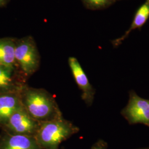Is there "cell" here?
Returning a JSON list of instances; mask_svg holds the SVG:
<instances>
[{
	"instance_id": "15",
	"label": "cell",
	"mask_w": 149,
	"mask_h": 149,
	"mask_svg": "<svg viewBox=\"0 0 149 149\" xmlns=\"http://www.w3.org/2000/svg\"></svg>"
},
{
	"instance_id": "4",
	"label": "cell",
	"mask_w": 149,
	"mask_h": 149,
	"mask_svg": "<svg viewBox=\"0 0 149 149\" xmlns=\"http://www.w3.org/2000/svg\"><path fill=\"white\" fill-rule=\"evenodd\" d=\"M121 114L131 125L143 124L149 127V100L143 98L134 91H130L128 104Z\"/></svg>"
},
{
	"instance_id": "7",
	"label": "cell",
	"mask_w": 149,
	"mask_h": 149,
	"mask_svg": "<svg viewBox=\"0 0 149 149\" xmlns=\"http://www.w3.org/2000/svg\"><path fill=\"white\" fill-rule=\"evenodd\" d=\"M23 106L20 93H0V125H5L11 116Z\"/></svg>"
},
{
	"instance_id": "1",
	"label": "cell",
	"mask_w": 149,
	"mask_h": 149,
	"mask_svg": "<svg viewBox=\"0 0 149 149\" xmlns=\"http://www.w3.org/2000/svg\"><path fill=\"white\" fill-rule=\"evenodd\" d=\"M20 96L24 109L38 122L48 121L61 117L55 100L46 91L24 86Z\"/></svg>"
},
{
	"instance_id": "14",
	"label": "cell",
	"mask_w": 149,
	"mask_h": 149,
	"mask_svg": "<svg viewBox=\"0 0 149 149\" xmlns=\"http://www.w3.org/2000/svg\"><path fill=\"white\" fill-rule=\"evenodd\" d=\"M9 0H0V6L6 5Z\"/></svg>"
},
{
	"instance_id": "8",
	"label": "cell",
	"mask_w": 149,
	"mask_h": 149,
	"mask_svg": "<svg viewBox=\"0 0 149 149\" xmlns=\"http://www.w3.org/2000/svg\"><path fill=\"white\" fill-rule=\"evenodd\" d=\"M0 149H43L34 136L8 134L0 143Z\"/></svg>"
},
{
	"instance_id": "10",
	"label": "cell",
	"mask_w": 149,
	"mask_h": 149,
	"mask_svg": "<svg viewBox=\"0 0 149 149\" xmlns=\"http://www.w3.org/2000/svg\"><path fill=\"white\" fill-rule=\"evenodd\" d=\"M16 40L11 38L0 39V65L16 68Z\"/></svg>"
},
{
	"instance_id": "5",
	"label": "cell",
	"mask_w": 149,
	"mask_h": 149,
	"mask_svg": "<svg viewBox=\"0 0 149 149\" xmlns=\"http://www.w3.org/2000/svg\"><path fill=\"white\" fill-rule=\"evenodd\" d=\"M39 122L32 117L22 106L11 116L5 126L13 134L34 136Z\"/></svg>"
},
{
	"instance_id": "13",
	"label": "cell",
	"mask_w": 149,
	"mask_h": 149,
	"mask_svg": "<svg viewBox=\"0 0 149 149\" xmlns=\"http://www.w3.org/2000/svg\"><path fill=\"white\" fill-rule=\"evenodd\" d=\"M107 144L102 140H99L96 143L93 144L91 149H107Z\"/></svg>"
},
{
	"instance_id": "11",
	"label": "cell",
	"mask_w": 149,
	"mask_h": 149,
	"mask_svg": "<svg viewBox=\"0 0 149 149\" xmlns=\"http://www.w3.org/2000/svg\"><path fill=\"white\" fill-rule=\"evenodd\" d=\"M149 17V0H146L144 4L139 8L138 10L136 12L130 27L121 37L118 38L113 42V45L118 46L122 43L123 41L127 38L129 34L133 30L136 28H141V27L144 25L148 20Z\"/></svg>"
},
{
	"instance_id": "12",
	"label": "cell",
	"mask_w": 149,
	"mask_h": 149,
	"mask_svg": "<svg viewBox=\"0 0 149 149\" xmlns=\"http://www.w3.org/2000/svg\"><path fill=\"white\" fill-rule=\"evenodd\" d=\"M82 1L87 8L97 10L106 8L113 4L116 0H82Z\"/></svg>"
},
{
	"instance_id": "2",
	"label": "cell",
	"mask_w": 149,
	"mask_h": 149,
	"mask_svg": "<svg viewBox=\"0 0 149 149\" xmlns=\"http://www.w3.org/2000/svg\"><path fill=\"white\" fill-rule=\"evenodd\" d=\"M79 128L61 117L40 122L34 138L43 149H58L59 145L77 133Z\"/></svg>"
},
{
	"instance_id": "9",
	"label": "cell",
	"mask_w": 149,
	"mask_h": 149,
	"mask_svg": "<svg viewBox=\"0 0 149 149\" xmlns=\"http://www.w3.org/2000/svg\"><path fill=\"white\" fill-rule=\"evenodd\" d=\"M23 85L16 74V68L0 65V93H20Z\"/></svg>"
},
{
	"instance_id": "6",
	"label": "cell",
	"mask_w": 149,
	"mask_h": 149,
	"mask_svg": "<svg viewBox=\"0 0 149 149\" xmlns=\"http://www.w3.org/2000/svg\"><path fill=\"white\" fill-rule=\"evenodd\" d=\"M69 64L75 81L82 92V99L88 106H90L94 100L95 89L90 83L77 59L74 57H70Z\"/></svg>"
},
{
	"instance_id": "3",
	"label": "cell",
	"mask_w": 149,
	"mask_h": 149,
	"mask_svg": "<svg viewBox=\"0 0 149 149\" xmlns=\"http://www.w3.org/2000/svg\"><path fill=\"white\" fill-rule=\"evenodd\" d=\"M15 59L24 74H34L39 67L40 55L36 43L31 36H27L16 40Z\"/></svg>"
}]
</instances>
